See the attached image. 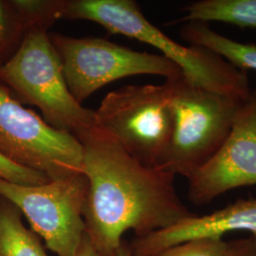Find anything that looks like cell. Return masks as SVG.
<instances>
[{"instance_id": "obj_13", "label": "cell", "mask_w": 256, "mask_h": 256, "mask_svg": "<svg viewBox=\"0 0 256 256\" xmlns=\"http://www.w3.org/2000/svg\"><path fill=\"white\" fill-rule=\"evenodd\" d=\"M180 22H223L240 28H256V0H200L185 8Z\"/></svg>"}, {"instance_id": "obj_5", "label": "cell", "mask_w": 256, "mask_h": 256, "mask_svg": "<svg viewBox=\"0 0 256 256\" xmlns=\"http://www.w3.org/2000/svg\"><path fill=\"white\" fill-rule=\"evenodd\" d=\"M95 111L96 124L129 155L160 167L170 142L173 113L164 84H128L110 92Z\"/></svg>"}, {"instance_id": "obj_17", "label": "cell", "mask_w": 256, "mask_h": 256, "mask_svg": "<svg viewBox=\"0 0 256 256\" xmlns=\"http://www.w3.org/2000/svg\"><path fill=\"white\" fill-rule=\"evenodd\" d=\"M224 256H256V238H239L230 241Z\"/></svg>"}, {"instance_id": "obj_15", "label": "cell", "mask_w": 256, "mask_h": 256, "mask_svg": "<svg viewBox=\"0 0 256 256\" xmlns=\"http://www.w3.org/2000/svg\"><path fill=\"white\" fill-rule=\"evenodd\" d=\"M228 242L224 239H194L168 248L153 256H224Z\"/></svg>"}, {"instance_id": "obj_14", "label": "cell", "mask_w": 256, "mask_h": 256, "mask_svg": "<svg viewBox=\"0 0 256 256\" xmlns=\"http://www.w3.org/2000/svg\"><path fill=\"white\" fill-rule=\"evenodd\" d=\"M32 28L14 0H0V66L14 54Z\"/></svg>"}, {"instance_id": "obj_10", "label": "cell", "mask_w": 256, "mask_h": 256, "mask_svg": "<svg viewBox=\"0 0 256 256\" xmlns=\"http://www.w3.org/2000/svg\"><path fill=\"white\" fill-rule=\"evenodd\" d=\"M236 232L256 238V198L238 200L209 214H192L165 229L135 238L129 247L133 256H153L190 240L223 239V236Z\"/></svg>"}, {"instance_id": "obj_9", "label": "cell", "mask_w": 256, "mask_h": 256, "mask_svg": "<svg viewBox=\"0 0 256 256\" xmlns=\"http://www.w3.org/2000/svg\"><path fill=\"white\" fill-rule=\"evenodd\" d=\"M188 198L204 205L221 194L256 185V90H252L229 136L206 164L188 178Z\"/></svg>"}, {"instance_id": "obj_7", "label": "cell", "mask_w": 256, "mask_h": 256, "mask_svg": "<svg viewBox=\"0 0 256 256\" xmlns=\"http://www.w3.org/2000/svg\"><path fill=\"white\" fill-rule=\"evenodd\" d=\"M0 155L52 180L82 173V149L72 134L52 128L0 82Z\"/></svg>"}, {"instance_id": "obj_8", "label": "cell", "mask_w": 256, "mask_h": 256, "mask_svg": "<svg viewBox=\"0 0 256 256\" xmlns=\"http://www.w3.org/2000/svg\"><path fill=\"white\" fill-rule=\"evenodd\" d=\"M88 178L82 173L36 186L0 178V196L12 203L57 256H74L86 234Z\"/></svg>"}, {"instance_id": "obj_16", "label": "cell", "mask_w": 256, "mask_h": 256, "mask_svg": "<svg viewBox=\"0 0 256 256\" xmlns=\"http://www.w3.org/2000/svg\"><path fill=\"white\" fill-rule=\"evenodd\" d=\"M0 178L9 182L36 186L48 182L46 174L16 164L0 155Z\"/></svg>"}, {"instance_id": "obj_18", "label": "cell", "mask_w": 256, "mask_h": 256, "mask_svg": "<svg viewBox=\"0 0 256 256\" xmlns=\"http://www.w3.org/2000/svg\"><path fill=\"white\" fill-rule=\"evenodd\" d=\"M74 256H100L86 232L84 234L82 242Z\"/></svg>"}, {"instance_id": "obj_2", "label": "cell", "mask_w": 256, "mask_h": 256, "mask_svg": "<svg viewBox=\"0 0 256 256\" xmlns=\"http://www.w3.org/2000/svg\"><path fill=\"white\" fill-rule=\"evenodd\" d=\"M63 19L92 21L110 34L154 46L180 68L186 81L194 86L242 97H248L252 92L246 70L209 50L176 42L149 22L133 0H68Z\"/></svg>"}, {"instance_id": "obj_11", "label": "cell", "mask_w": 256, "mask_h": 256, "mask_svg": "<svg viewBox=\"0 0 256 256\" xmlns=\"http://www.w3.org/2000/svg\"><path fill=\"white\" fill-rule=\"evenodd\" d=\"M180 36L190 46L209 50L238 68L256 70V44L232 40L202 22H187L180 30Z\"/></svg>"}, {"instance_id": "obj_6", "label": "cell", "mask_w": 256, "mask_h": 256, "mask_svg": "<svg viewBox=\"0 0 256 256\" xmlns=\"http://www.w3.org/2000/svg\"><path fill=\"white\" fill-rule=\"evenodd\" d=\"M74 99L82 104L110 82L136 75H156L166 80L183 76L180 68L164 55L140 52L108 40L75 38L48 32Z\"/></svg>"}, {"instance_id": "obj_12", "label": "cell", "mask_w": 256, "mask_h": 256, "mask_svg": "<svg viewBox=\"0 0 256 256\" xmlns=\"http://www.w3.org/2000/svg\"><path fill=\"white\" fill-rule=\"evenodd\" d=\"M22 216L12 203L0 196V256H50Z\"/></svg>"}, {"instance_id": "obj_4", "label": "cell", "mask_w": 256, "mask_h": 256, "mask_svg": "<svg viewBox=\"0 0 256 256\" xmlns=\"http://www.w3.org/2000/svg\"><path fill=\"white\" fill-rule=\"evenodd\" d=\"M0 82L21 104L36 106L52 128L76 136L97 124L95 111L70 92L48 30H28L18 50L0 66Z\"/></svg>"}, {"instance_id": "obj_1", "label": "cell", "mask_w": 256, "mask_h": 256, "mask_svg": "<svg viewBox=\"0 0 256 256\" xmlns=\"http://www.w3.org/2000/svg\"><path fill=\"white\" fill-rule=\"evenodd\" d=\"M75 137L88 183L86 232L100 256H115L128 230L142 238L194 214L178 196L173 173L140 164L97 124Z\"/></svg>"}, {"instance_id": "obj_3", "label": "cell", "mask_w": 256, "mask_h": 256, "mask_svg": "<svg viewBox=\"0 0 256 256\" xmlns=\"http://www.w3.org/2000/svg\"><path fill=\"white\" fill-rule=\"evenodd\" d=\"M165 84L173 129L160 168L188 178L220 150L248 97L194 86L183 76Z\"/></svg>"}, {"instance_id": "obj_19", "label": "cell", "mask_w": 256, "mask_h": 256, "mask_svg": "<svg viewBox=\"0 0 256 256\" xmlns=\"http://www.w3.org/2000/svg\"><path fill=\"white\" fill-rule=\"evenodd\" d=\"M132 256V254H131V250H130V247H129V245L128 244H126V243H122V245L120 246L119 248H118V250L116 252V254H115V256Z\"/></svg>"}]
</instances>
